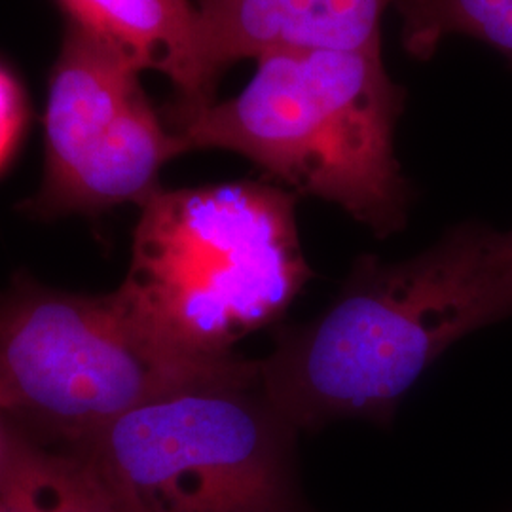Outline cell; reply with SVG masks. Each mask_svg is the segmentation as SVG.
Segmentation results:
<instances>
[{
	"mask_svg": "<svg viewBox=\"0 0 512 512\" xmlns=\"http://www.w3.org/2000/svg\"><path fill=\"white\" fill-rule=\"evenodd\" d=\"M294 433L258 376L165 395L74 450L122 512H287Z\"/></svg>",
	"mask_w": 512,
	"mask_h": 512,
	"instance_id": "obj_5",
	"label": "cell"
},
{
	"mask_svg": "<svg viewBox=\"0 0 512 512\" xmlns=\"http://www.w3.org/2000/svg\"><path fill=\"white\" fill-rule=\"evenodd\" d=\"M27 120L25 97L18 82L0 67V171L18 147Z\"/></svg>",
	"mask_w": 512,
	"mask_h": 512,
	"instance_id": "obj_11",
	"label": "cell"
},
{
	"mask_svg": "<svg viewBox=\"0 0 512 512\" xmlns=\"http://www.w3.org/2000/svg\"><path fill=\"white\" fill-rule=\"evenodd\" d=\"M404 50L429 59L444 38L465 35L512 63V0H397Z\"/></svg>",
	"mask_w": 512,
	"mask_h": 512,
	"instance_id": "obj_10",
	"label": "cell"
},
{
	"mask_svg": "<svg viewBox=\"0 0 512 512\" xmlns=\"http://www.w3.org/2000/svg\"><path fill=\"white\" fill-rule=\"evenodd\" d=\"M509 317L501 232L461 224L403 262L357 258L329 310L285 330L258 361L260 385L296 431L387 421L446 349Z\"/></svg>",
	"mask_w": 512,
	"mask_h": 512,
	"instance_id": "obj_1",
	"label": "cell"
},
{
	"mask_svg": "<svg viewBox=\"0 0 512 512\" xmlns=\"http://www.w3.org/2000/svg\"><path fill=\"white\" fill-rule=\"evenodd\" d=\"M258 376V361L169 344L116 291L86 296L19 281L0 296V408L69 448L165 395Z\"/></svg>",
	"mask_w": 512,
	"mask_h": 512,
	"instance_id": "obj_4",
	"label": "cell"
},
{
	"mask_svg": "<svg viewBox=\"0 0 512 512\" xmlns=\"http://www.w3.org/2000/svg\"><path fill=\"white\" fill-rule=\"evenodd\" d=\"M501 247H503V255L507 258V264L512 272V230L511 232H501Z\"/></svg>",
	"mask_w": 512,
	"mask_h": 512,
	"instance_id": "obj_12",
	"label": "cell"
},
{
	"mask_svg": "<svg viewBox=\"0 0 512 512\" xmlns=\"http://www.w3.org/2000/svg\"><path fill=\"white\" fill-rule=\"evenodd\" d=\"M294 207L296 196L279 184L162 188L141 205L116 293L169 344L232 355L289 310L313 275Z\"/></svg>",
	"mask_w": 512,
	"mask_h": 512,
	"instance_id": "obj_3",
	"label": "cell"
},
{
	"mask_svg": "<svg viewBox=\"0 0 512 512\" xmlns=\"http://www.w3.org/2000/svg\"><path fill=\"white\" fill-rule=\"evenodd\" d=\"M401 105L376 44L262 55L236 97L177 101L164 120L186 152L241 154L294 196L336 203L385 238L403 228L410 205L395 154Z\"/></svg>",
	"mask_w": 512,
	"mask_h": 512,
	"instance_id": "obj_2",
	"label": "cell"
},
{
	"mask_svg": "<svg viewBox=\"0 0 512 512\" xmlns=\"http://www.w3.org/2000/svg\"><path fill=\"white\" fill-rule=\"evenodd\" d=\"M397 0H198L203 71L215 88L241 59L300 50H365L382 44V19Z\"/></svg>",
	"mask_w": 512,
	"mask_h": 512,
	"instance_id": "obj_7",
	"label": "cell"
},
{
	"mask_svg": "<svg viewBox=\"0 0 512 512\" xmlns=\"http://www.w3.org/2000/svg\"><path fill=\"white\" fill-rule=\"evenodd\" d=\"M80 25L128 55L141 71L165 74L179 103L213 101L203 71L196 8L177 0H57Z\"/></svg>",
	"mask_w": 512,
	"mask_h": 512,
	"instance_id": "obj_8",
	"label": "cell"
},
{
	"mask_svg": "<svg viewBox=\"0 0 512 512\" xmlns=\"http://www.w3.org/2000/svg\"><path fill=\"white\" fill-rule=\"evenodd\" d=\"M0 512H122L80 450H48L8 416L0 444Z\"/></svg>",
	"mask_w": 512,
	"mask_h": 512,
	"instance_id": "obj_9",
	"label": "cell"
},
{
	"mask_svg": "<svg viewBox=\"0 0 512 512\" xmlns=\"http://www.w3.org/2000/svg\"><path fill=\"white\" fill-rule=\"evenodd\" d=\"M177 2H188V0H177Z\"/></svg>",
	"mask_w": 512,
	"mask_h": 512,
	"instance_id": "obj_14",
	"label": "cell"
},
{
	"mask_svg": "<svg viewBox=\"0 0 512 512\" xmlns=\"http://www.w3.org/2000/svg\"><path fill=\"white\" fill-rule=\"evenodd\" d=\"M287 512H291V511H287Z\"/></svg>",
	"mask_w": 512,
	"mask_h": 512,
	"instance_id": "obj_15",
	"label": "cell"
},
{
	"mask_svg": "<svg viewBox=\"0 0 512 512\" xmlns=\"http://www.w3.org/2000/svg\"><path fill=\"white\" fill-rule=\"evenodd\" d=\"M141 69L107 40L71 23L50 76L46 171L25 203L42 219L95 215L150 200L160 171L184 154L139 82Z\"/></svg>",
	"mask_w": 512,
	"mask_h": 512,
	"instance_id": "obj_6",
	"label": "cell"
},
{
	"mask_svg": "<svg viewBox=\"0 0 512 512\" xmlns=\"http://www.w3.org/2000/svg\"><path fill=\"white\" fill-rule=\"evenodd\" d=\"M4 425H6V414L0 408V444H2V437H4Z\"/></svg>",
	"mask_w": 512,
	"mask_h": 512,
	"instance_id": "obj_13",
	"label": "cell"
}]
</instances>
